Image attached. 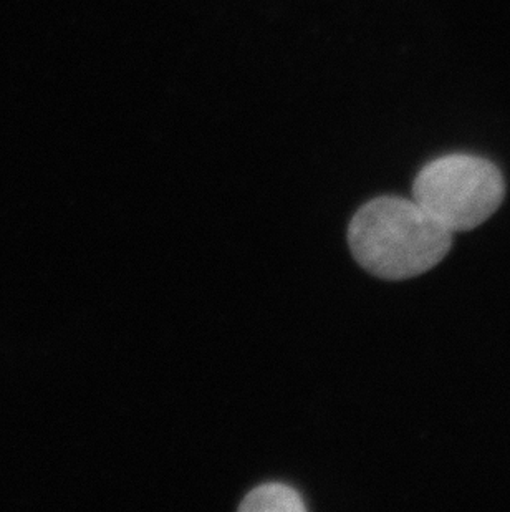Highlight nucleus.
Segmentation results:
<instances>
[{
	"mask_svg": "<svg viewBox=\"0 0 510 512\" xmlns=\"http://www.w3.org/2000/svg\"><path fill=\"white\" fill-rule=\"evenodd\" d=\"M348 244L365 271L385 281H406L426 274L448 256L453 232L413 199L380 196L355 213Z\"/></svg>",
	"mask_w": 510,
	"mask_h": 512,
	"instance_id": "1",
	"label": "nucleus"
},
{
	"mask_svg": "<svg viewBox=\"0 0 510 512\" xmlns=\"http://www.w3.org/2000/svg\"><path fill=\"white\" fill-rule=\"evenodd\" d=\"M506 196V181L492 161L474 155H448L419 171L413 201L449 232L486 223Z\"/></svg>",
	"mask_w": 510,
	"mask_h": 512,
	"instance_id": "2",
	"label": "nucleus"
},
{
	"mask_svg": "<svg viewBox=\"0 0 510 512\" xmlns=\"http://www.w3.org/2000/svg\"><path fill=\"white\" fill-rule=\"evenodd\" d=\"M239 511L242 512H302L304 499L287 484H262L247 494Z\"/></svg>",
	"mask_w": 510,
	"mask_h": 512,
	"instance_id": "3",
	"label": "nucleus"
}]
</instances>
